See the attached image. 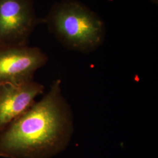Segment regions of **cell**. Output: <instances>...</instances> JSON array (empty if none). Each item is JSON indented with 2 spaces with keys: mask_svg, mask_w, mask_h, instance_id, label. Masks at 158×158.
Returning a JSON list of instances; mask_svg holds the SVG:
<instances>
[{
  "mask_svg": "<svg viewBox=\"0 0 158 158\" xmlns=\"http://www.w3.org/2000/svg\"><path fill=\"white\" fill-rule=\"evenodd\" d=\"M46 23L63 45L81 52L94 51L102 45L106 34L102 19L75 0H64L53 6Z\"/></svg>",
  "mask_w": 158,
  "mask_h": 158,
  "instance_id": "obj_2",
  "label": "cell"
},
{
  "mask_svg": "<svg viewBox=\"0 0 158 158\" xmlns=\"http://www.w3.org/2000/svg\"><path fill=\"white\" fill-rule=\"evenodd\" d=\"M73 128L71 108L56 80L40 100L0 130V157L51 158L66 146Z\"/></svg>",
  "mask_w": 158,
  "mask_h": 158,
  "instance_id": "obj_1",
  "label": "cell"
},
{
  "mask_svg": "<svg viewBox=\"0 0 158 158\" xmlns=\"http://www.w3.org/2000/svg\"><path fill=\"white\" fill-rule=\"evenodd\" d=\"M44 90V85L34 80L0 84V130L27 111Z\"/></svg>",
  "mask_w": 158,
  "mask_h": 158,
  "instance_id": "obj_5",
  "label": "cell"
},
{
  "mask_svg": "<svg viewBox=\"0 0 158 158\" xmlns=\"http://www.w3.org/2000/svg\"><path fill=\"white\" fill-rule=\"evenodd\" d=\"M36 23L32 0H0V44L26 45Z\"/></svg>",
  "mask_w": 158,
  "mask_h": 158,
  "instance_id": "obj_4",
  "label": "cell"
},
{
  "mask_svg": "<svg viewBox=\"0 0 158 158\" xmlns=\"http://www.w3.org/2000/svg\"><path fill=\"white\" fill-rule=\"evenodd\" d=\"M48 60L37 47L0 44V84H19L34 80L35 73Z\"/></svg>",
  "mask_w": 158,
  "mask_h": 158,
  "instance_id": "obj_3",
  "label": "cell"
}]
</instances>
